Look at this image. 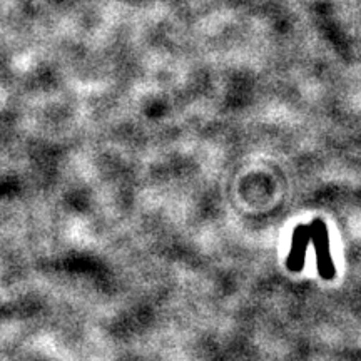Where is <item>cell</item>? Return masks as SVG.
Masks as SVG:
<instances>
[{
  "instance_id": "1",
  "label": "cell",
  "mask_w": 361,
  "mask_h": 361,
  "mask_svg": "<svg viewBox=\"0 0 361 361\" xmlns=\"http://www.w3.org/2000/svg\"><path fill=\"white\" fill-rule=\"evenodd\" d=\"M310 239L314 246L316 264H318L319 274L324 279H333L336 274L335 263H333L331 255H329V238L326 224L322 219H313L310 224Z\"/></svg>"
},
{
  "instance_id": "2",
  "label": "cell",
  "mask_w": 361,
  "mask_h": 361,
  "mask_svg": "<svg viewBox=\"0 0 361 361\" xmlns=\"http://www.w3.org/2000/svg\"><path fill=\"white\" fill-rule=\"evenodd\" d=\"M310 243H311L310 224H300L295 229V233H293L290 256H288V261H286V266L291 271H300L303 268L305 259H306V251H308Z\"/></svg>"
}]
</instances>
